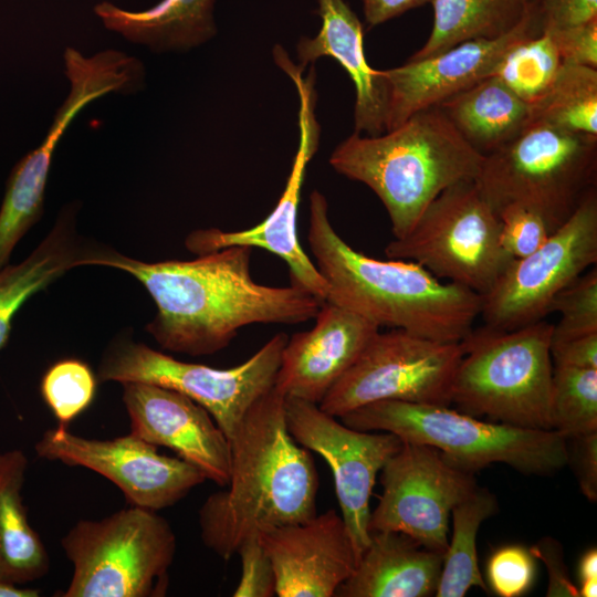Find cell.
<instances>
[{
    "instance_id": "obj_20",
    "label": "cell",
    "mask_w": 597,
    "mask_h": 597,
    "mask_svg": "<svg viewBox=\"0 0 597 597\" xmlns=\"http://www.w3.org/2000/svg\"><path fill=\"white\" fill-rule=\"evenodd\" d=\"M378 331L363 316L324 301L314 326L287 338L274 388L284 397L320 404Z\"/></svg>"
},
{
    "instance_id": "obj_23",
    "label": "cell",
    "mask_w": 597,
    "mask_h": 597,
    "mask_svg": "<svg viewBox=\"0 0 597 597\" xmlns=\"http://www.w3.org/2000/svg\"><path fill=\"white\" fill-rule=\"evenodd\" d=\"M75 202L63 208L50 233L22 262L0 270V350L21 306L67 271L96 265L108 247L84 239L76 231Z\"/></svg>"
},
{
    "instance_id": "obj_41",
    "label": "cell",
    "mask_w": 597,
    "mask_h": 597,
    "mask_svg": "<svg viewBox=\"0 0 597 597\" xmlns=\"http://www.w3.org/2000/svg\"><path fill=\"white\" fill-rule=\"evenodd\" d=\"M575 451L576 475L583 494L589 501L597 499V431L572 438Z\"/></svg>"
},
{
    "instance_id": "obj_43",
    "label": "cell",
    "mask_w": 597,
    "mask_h": 597,
    "mask_svg": "<svg viewBox=\"0 0 597 597\" xmlns=\"http://www.w3.org/2000/svg\"><path fill=\"white\" fill-rule=\"evenodd\" d=\"M579 578L580 580L597 577V551L596 548H590L580 558L579 562Z\"/></svg>"
},
{
    "instance_id": "obj_12",
    "label": "cell",
    "mask_w": 597,
    "mask_h": 597,
    "mask_svg": "<svg viewBox=\"0 0 597 597\" xmlns=\"http://www.w3.org/2000/svg\"><path fill=\"white\" fill-rule=\"evenodd\" d=\"M597 263V189L534 252L514 259L482 295L484 325L511 331L544 320L554 296Z\"/></svg>"
},
{
    "instance_id": "obj_22",
    "label": "cell",
    "mask_w": 597,
    "mask_h": 597,
    "mask_svg": "<svg viewBox=\"0 0 597 597\" xmlns=\"http://www.w3.org/2000/svg\"><path fill=\"white\" fill-rule=\"evenodd\" d=\"M443 554L428 549L406 534L370 532L353 574L338 587V597L434 596Z\"/></svg>"
},
{
    "instance_id": "obj_38",
    "label": "cell",
    "mask_w": 597,
    "mask_h": 597,
    "mask_svg": "<svg viewBox=\"0 0 597 597\" xmlns=\"http://www.w3.org/2000/svg\"><path fill=\"white\" fill-rule=\"evenodd\" d=\"M547 570V597H579L578 587L569 578L559 541L551 536L538 540L530 549Z\"/></svg>"
},
{
    "instance_id": "obj_14",
    "label": "cell",
    "mask_w": 597,
    "mask_h": 597,
    "mask_svg": "<svg viewBox=\"0 0 597 597\" xmlns=\"http://www.w3.org/2000/svg\"><path fill=\"white\" fill-rule=\"evenodd\" d=\"M284 409L293 439L318 453L331 468L341 515L358 562L370 540L369 501L377 474L402 441L391 432L350 428L318 404L284 397Z\"/></svg>"
},
{
    "instance_id": "obj_31",
    "label": "cell",
    "mask_w": 597,
    "mask_h": 597,
    "mask_svg": "<svg viewBox=\"0 0 597 597\" xmlns=\"http://www.w3.org/2000/svg\"><path fill=\"white\" fill-rule=\"evenodd\" d=\"M562 64L551 31L542 30L516 43L493 75L531 105L546 92Z\"/></svg>"
},
{
    "instance_id": "obj_16",
    "label": "cell",
    "mask_w": 597,
    "mask_h": 597,
    "mask_svg": "<svg viewBox=\"0 0 597 597\" xmlns=\"http://www.w3.org/2000/svg\"><path fill=\"white\" fill-rule=\"evenodd\" d=\"M279 66L292 78L300 96V145L276 206L265 219L252 228L238 231L200 229L191 232L185 244L197 255L237 245L266 250L287 265L291 284L324 302L327 283L301 247L297 234V212L305 170L317 150L320 138V126L314 112V69H311L310 76L304 80L303 69L289 57L282 59Z\"/></svg>"
},
{
    "instance_id": "obj_32",
    "label": "cell",
    "mask_w": 597,
    "mask_h": 597,
    "mask_svg": "<svg viewBox=\"0 0 597 597\" xmlns=\"http://www.w3.org/2000/svg\"><path fill=\"white\" fill-rule=\"evenodd\" d=\"M40 390L57 425L67 427L93 402L96 377L85 362L65 358L45 371Z\"/></svg>"
},
{
    "instance_id": "obj_37",
    "label": "cell",
    "mask_w": 597,
    "mask_h": 597,
    "mask_svg": "<svg viewBox=\"0 0 597 597\" xmlns=\"http://www.w3.org/2000/svg\"><path fill=\"white\" fill-rule=\"evenodd\" d=\"M549 31L562 63L597 69V19L580 25Z\"/></svg>"
},
{
    "instance_id": "obj_46",
    "label": "cell",
    "mask_w": 597,
    "mask_h": 597,
    "mask_svg": "<svg viewBox=\"0 0 597 597\" xmlns=\"http://www.w3.org/2000/svg\"><path fill=\"white\" fill-rule=\"evenodd\" d=\"M540 1H541V0H530V2L533 3V4H536V3H538Z\"/></svg>"
},
{
    "instance_id": "obj_1",
    "label": "cell",
    "mask_w": 597,
    "mask_h": 597,
    "mask_svg": "<svg viewBox=\"0 0 597 597\" xmlns=\"http://www.w3.org/2000/svg\"><path fill=\"white\" fill-rule=\"evenodd\" d=\"M252 248L228 247L189 261L143 262L108 248L97 265L122 270L147 290L157 312L146 331L166 350L211 355L253 324H298L324 303L293 284L269 286L250 272Z\"/></svg>"
},
{
    "instance_id": "obj_4",
    "label": "cell",
    "mask_w": 597,
    "mask_h": 597,
    "mask_svg": "<svg viewBox=\"0 0 597 597\" xmlns=\"http://www.w3.org/2000/svg\"><path fill=\"white\" fill-rule=\"evenodd\" d=\"M483 159L434 106L415 113L385 135L354 133L334 149L329 164L376 193L390 219L394 239H400L443 190L474 180Z\"/></svg>"
},
{
    "instance_id": "obj_45",
    "label": "cell",
    "mask_w": 597,
    "mask_h": 597,
    "mask_svg": "<svg viewBox=\"0 0 597 597\" xmlns=\"http://www.w3.org/2000/svg\"><path fill=\"white\" fill-rule=\"evenodd\" d=\"M579 597H596L597 596V577H590L580 580L578 588Z\"/></svg>"
},
{
    "instance_id": "obj_17",
    "label": "cell",
    "mask_w": 597,
    "mask_h": 597,
    "mask_svg": "<svg viewBox=\"0 0 597 597\" xmlns=\"http://www.w3.org/2000/svg\"><path fill=\"white\" fill-rule=\"evenodd\" d=\"M541 31L535 6L530 18L501 38L465 41L434 56L381 71L387 94L386 132L493 75L516 43Z\"/></svg>"
},
{
    "instance_id": "obj_21",
    "label": "cell",
    "mask_w": 597,
    "mask_h": 597,
    "mask_svg": "<svg viewBox=\"0 0 597 597\" xmlns=\"http://www.w3.org/2000/svg\"><path fill=\"white\" fill-rule=\"evenodd\" d=\"M322 25L314 38H301L296 45L304 69L322 56L336 60L354 83L356 134L377 136L386 132V84L381 71L366 61L363 27L345 0H317Z\"/></svg>"
},
{
    "instance_id": "obj_33",
    "label": "cell",
    "mask_w": 597,
    "mask_h": 597,
    "mask_svg": "<svg viewBox=\"0 0 597 597\" xmlns=\"http://www.w3.org/2000/svg\"><path fill=\"white\" fill-rule=\"evenodd\" d=\"M561 320L553 325L551 343L597 333V269L586 271L559 291L548 306Z\"/></svg>"
},
{
    "instance_id": "obj_8",
    "label": "cell",
    "mask_w": 597,
    "mask_h": 597,
    "mask_svg": "<svg viewBox=\"0 0 597 597\" xmlns=\"http://www.w3.org/2000/svg\"><path fill=\"white\" fill-rule=\"evenodd\" d=\"M176 535L156 511L130 505L101 520H81L62 537L73 573L63 597H160Z\"/></svg>"
},
{
    "instance_id": "obj_36",
    "label": "cell",
    "mask_w": 597,
    "mask_h": 597,
    "mask_svg": "<svg viewBox=\"0 0 597 597\" xmlns=\"http://www.w3.org/2000/svg\"><path fill=\"white\" fill-rule=\"evenodd\" d=\"M241 576L233 597H272L275 595V575L262 545L261 535L245 541L238 549Z\"/></svg>"
},
{
    "instance_id": "obj_25",
    "label": "cell",
    "mask_w": 597,
    "mask_h": 597,
    "mask_svg": "<svg viewBox=\"0 0 597 597\" xmlns=\"http://www.w3.org/2000/svg\"><path fill=\"white\" fill-rule=\"evenodd\" d=\"M440 107L463 138L479 153H489L517 137L531 123V105L496 75L441 102Z\"/></svg>"
},
{
    "instance_id": "obj_3",
    "label": "cell",
    "mask_w": 597,
    "mask_h": 597,
    "mask_svg": "<svg viewBox=\"0 0 597 597\" xmlns=\"http://www.w3.org/2000/svg\"><path fill=\"white\" fill-rule=\"evenodd\" d=\"M307 240L327 283L325 301L345 307L377 327L438 341L461 342L481 313L482 295L443 282L407 260H378L353 249L334 229L325 196H310Z\"/></svg>"
},
{
    "instance_id": "obj_24",
    "label": "cell",
    "mask_w": 597,
    "mask_h": 597,
    "mask_svg": "<svg viewBox=\"0 0 597 597\" xmlns=\"http://www.w3.org/2000/svg\"><path fill=\"white\" fill-rule=\"evenodd\" d=\"M216 0H160L142 11H129L103 1L94 7L106 29L154 52L187 51L217 33Z\"/></svg>"
},
{
    "instance_id": "obj_5",
    "label": "cell",
    "mask_w": 597,
    "mask_h": 597,
    "mask_svg": "<svg viewBox=\"0 0 597 597\" xmlns=\"http://www.w3.org/2000/svg\"><path fill=\"white\" fill-rule=\"evenodd\" d=\"M339 419L357 430L391 432L404 442L432 447L472 473L503 463L524 474L547 475L569 462L567 439L555 430L488 422L450 406L386 400Z\"/></svg>"
},
{
    "instance_id": "obj_13",
    "label": "cell",
    "mask_w": 597,
    "mask_h": 597,
    "mask_svg": "<svg viewBox=\"0 0 597 597\" xmlns=\"http://www.w3.org/2000/svg\"><path fill=\"white\" fill-rule=\"evenodd\" d=\"M380 478L383 494L370 512L369 534L402 533L444 555L451 512L478 486L473 473L451 464L432 447L402 441Z\"/></svg>"
},
{
    "instance_id": "obj_40",
    "label": "cell",
    "mask_w": 597,
    "mask_h": 597,
    "mask_svg": "<svg viewBox=\"0 0 597 597\" xmlns=\"http://www.w3.org/2000/svg\"><path fill=\"white\" fill-rule=\"evenodd\" d=\"M555 366L597 369V333L551 343Z\"/></svg>"
},
{
    "instance_id": "obj_6",
    "label": "cell",
    "mask_w": 597,
    "mask_h": 597,
    "mask_svg": "<svg viewBox=\"0 0 597 597\" xmlns=\"http://www.w3.org/2000/svg\"><path fill=\"white\" fill-rule=\"evenodd\" d=\"M553 325L545 320L511 331L482 326L462 341L453 376L457 410L521 428L551 429Z\"/></svg>"
},
{
    "instance_id": "obj_2",
    "label": "cell",
    "mask_w": 597,
    "mask_h": 597,
    "mask_svg": "<svg viewBox=\"0 0 597 597\" xmlns=\"http://www.w3.org/2000/svg\"><path fill=\"white\" fill-rule=\"evenodd\" d=\"M227 489L199 510L203 544L224 561L249 538L316 515L318 475L310 451L290 434L284 396L274 387L230 439Z\"/></svg>"
},
{
    "instance_id": "obj_10",
    "label": "cell",
    "mask_w": 597,
    "mask_h": 597,
    "mask_svg": "<svg viewBox=\"0 0 597 597\" xmlns=\"http://www.w3.org/2000/svg\"><path fill=\"white\" fill-rule=\"evenodd\" d=\"M388 259L412 261L438 279L486 294L512 259L500 242L498 212L474 180L436 197L411 231L385 248Z\"/></svg>"
},
{
    "instance_id": "obj_42",
    "label": "cell",
    "mask_w": 597,
    "mask_h": 597,
    "mask_svg": "<svg viewBox=\"0 0 597 597\" xmlns=\"http://www.w3.org/2000/svg\"><path fill=\"white\" fill-rule=\"evenodd\" d=\"M431 0H362L366 22L381 24Z\"/></svg>"
},
{
    "instance_id": "obj_27",
    "label": "cell",
    "mask_w": 597,
    "mask_h": 597,
    "mask_svg": "<svg viewBox=\"0 0 597 597\" xmlns=\"http://www.w3.org/2000/svg\"><path fill=\"white\" fill-rule=\"evenodd\" d=\"M433 23L426 43L408 60L434 56L470 40L501 38L532 15L530 0H431Z\"/></svg>"
},
{
    "instance_id": "obj_9",
    "label": "cell",
    "mask_w": 597,
    "mask_h": 597,
    "mask_svg": "<svg viewBox=\"0 0 597 597\" xmlns=\"http://www.w3.org/2000/svg\"><path fill=\"white\" fill-rule=\"evenodd\" d=\"M287 338L277 333L242 364L222 369L176 359L122 333L105 348L97 377L176 390L202 406L230 441L252 406L274 387Z\"/></svg>"
},
{
    "instance_id": "obj_39",
    "label": "cell",
    "mask_w": 597,
    "mask_h": 597,
    "mask_svg": "<svg viewBox=\"0 0 597 597\" xmlns=\"http://www.w3.org/2000/svg\"><path fill=\"white\" fill-rule=\"evenodd\" d=\"M535 6L542 30L565 29L597 19V0H541Z\"/></svg>"
},
{
    "instance_id": "obj_29",
    "label": "cell",
    "mask_w": 597,
    "mask_h": 597,
    "mask_svg": "<svg viewBox=\"0 0 597 597\" xmlns=\"http://www.w3.org/2000/svg\"><path fill=\"white\" fill-rule=\"evenodd\" d=\"M531 115V122L597 136V69L563 63Z\"/></svg>"
},
{
    "instance_id": "obj_19",
    "label": "cell",
    "mask_w": 597,
    "mask_h": 597,
    "mask_svg": "<svg viewBox=\"0 0 597 597\" xmlns=\"http://www.w3.org/2000/svg\"><path fill=\"white\" fill-rule=\"evenodd\" d=\"M279 597H332L353 574L357 557L342 515L334 510L261 534Z\"/></svg>"
},
{
    "instance_id": "obj_11",
    "label": "cell",
    "mask_w": 597,
    "mask_h": 597,
    "mask_svg": "<svg viewBox=\"0 0 597 597\" xmlns=\"http://www.w3.org/2000/svg\"><path fill=\"white\" fill-rule=\"evenodd\" d=\"M463 355L462 341L378 331L318 406L336 418L386 400L451 406V385Z\"/></svg>"
},
{
    "instance_id": "obj_28",
    "label": "cell",
    "mask_w": 597,
    "mask_h": 597,
    "mask_svg": "<svg viewBox=\"0 0 597 597\" xmlns=\"http://www.w3.org/2000/svg\"><path fill=\"white\" fill-rule=\"evenodd\" d=\"M498 503L494 494L476 486L454 506L452 535L443 555L437 597H463L472 587L486 590L478 565L476 536L483 521L495 514Z\"/></svg>"
},
{
    "instance_id": "obj_7",
    "label": "cell",
    "mask_w": 597,
    "mask_h": 597,
    "mask_svg": "<svg viewBox=\"0 0 597 597\" xmlns=\"http://www.w3.org/2000/svg\"><path fill=\"white\" fill-rule=\"evenodd\" d=\"M597 136L532 121L514 139L484 155L474 179L498 212L521 205L555 232L596 187Z\"/></svg>"
},
{
    "instance_id": "obj_44",
    "label": "cell",
    "mask_w": 597,
    "mask_h": 597,
    "mask_svg": "<svg viewBox=\"0 0 597 597\" xmlns=\"http://www.w3.org/2000/svg\"><path fill=\"white\" fill-rule=\"evenodd\" d=\"M40 590L34 588L20 587L6 580H0V597H38Z\"/></svg>"
},
{
    "instance_id": "obj_35",
    "label": "cell",
    "mask_w": 597,
    "mask_h": 597,
    "mask_svg": "<svg viewBox=\"0 0 597 597\" xmlns=\"http://www.w3.org/2000/svg\"><path fill=\"white\" fill-rule=\"evenodd\" d=\"M486 576L496 595L522 596L531 588L535 578L534 556L523 546H503L491 555Z\"/></svg>"
},
{
    "instance_id": "obj_34",
    "label": "cell",
    "mask_w": 597,
    "mask_h": 597,
    "mask_svg": "<svg viewBox=\"0 0 597 597\" xmlns=\"http://www.w3.org/2000/svg\"><path fill=\"white\" fill-rule=\"evenodd\" d=\"M500 242L512 259L524 258L538 249L552 234L544 218L521 205H506L498 210Z\"/></svg>"
},
{
    "instance_id": "obj_18",
    "label": "cell",
    "mask_w": 597,
    "mask_h": 597,
    "mask_svg": "<svg viewBox=\"0 0 597 597\" xmlns=\"http://www.w3.org/2000/svg\"><path fill=\"white\" fill-rule=\"evenodd\" d=\"M122 385L133 434L156 447L171 449L219 486L228 484L231 443L202 406L158 385L139 381Z\"/></svg>"
},
{
    "instance_id": "obj_15",
    "label": "cell",
    "mask_w": 597,
    "mask_h": 597,
    "mask_svg": "<svg viewBox=\"0 0 597 597\" xmlns=\"http://www.w3.org/2000/svg\"><path fill=\"white\" fill-rule=\"evenodd\" d=\"M35 452L42 459L103 475L130 505L151 511L175 505L206 480L192 464L160 454L156 446L132 432L114 439H88L57 425L42 434Z\"/></svg>"
},
{
    "instance_id": "obj_26",
    "label": "cell",
    "mask_w": 597,
    "mask_h": 597,
    "mask_svg": "<svg viewBox=\"0 0 597 597\" xmlns=\"http://www.w3.org/2000/svg\"><path fill=\"white\" fill-rule=\"evenodd\" d=\"M27 468L21 450L0 452V580L18 585L42 578L50 569V556L23 504Z\"/></svg>"
},
{
    "instance_id": "obj_30",
    "label": "cell",
    "mask_w": 597,
    "mask_h": 597,
    "mask_svg": "<svg viewBox=\"0 0 597 597\" xmlns=\"http://www.w3.org/2000/svg\"><path fill=\"white\" fill-rule=\"evenodd\" d=\"M549 420L566 439L597 431V369L553 367Z\"/></svg>"
}]
</instances>
